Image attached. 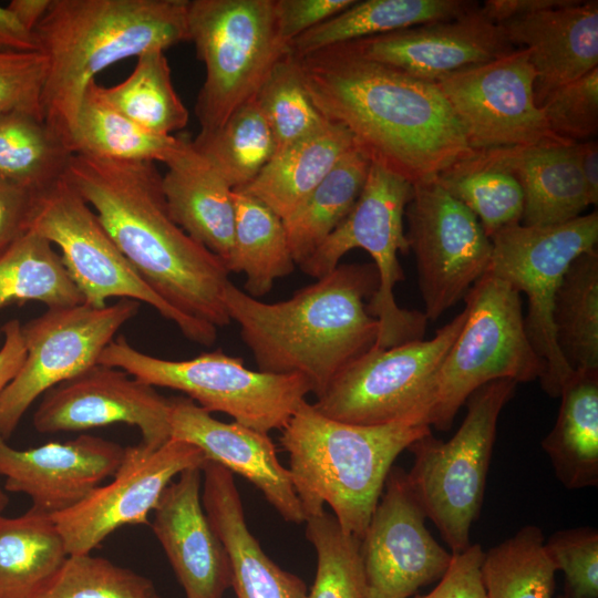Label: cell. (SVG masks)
<instances>
[{
  "instance_id": "6da1fadb",
  "label": "cell",
  "mask_w": 598,
  "mask_h": 598,
  "mask_svg": "<svg viewBox=\"0 0 598 598\" xmlns=\"http://www.w3.org/2000/svg\"><path fill=\"white\" fill-rule=\"evenodd\" d=\"M297 59L313 104L350 133L370 163L415 184L435 179L474 152L435 83L344 44Z\"/></svg>"
},
{
  "instance_id": "7a4b0ae2",
  "label": "cell",
  "mask_w": 598,
  "mask_h": 598,
  "mask_svg": "<svg viewBox=\"0 0 598 598\" xmlns=\"http://www.w3.org/2000/svg\"><path fill=\"white\" fill-rule=\"evenodd\" d=\"M64 178L92 207L143 281L184 316L218 327L229 272L172 218L154 163L73 154Z\"/></svg>"
},
{
  "instance_id": "3957f363",
  "label": "cell",
  "mask_w": 598,
  "mask_h": 598,
  "mask_svg": "<svg viewBox=\"0 0 598 598\" xmlns=\"http://www.w3.org/2000/svg\"><path fill=\"white\" fill-rule=\"evenodd\" d=\"M378 286L373 264H339L275 303L229 281L225 306L259 371L301 375L319 396L346 367L373 348L379 323L368 312L367 299Z\"/></svg>"
},
{
  "instance_id": "277c9868",
  "label": "cell",
  "mask_w": 598,
  "mask_h": 598,
  "mask_svg": "<svg viewBox=\"0 0 598 598\" xmlns=\"http://www.w3.org/2000/svg\"><path fill=\"white\" fill-rule=\"evenodd\" d=\"M187 4L188 0H52L33 31L48 61L41 111L71 152L89 83L115 62L188 41Z\"/></svg>"
},
{
  "instance_id": "5b68a950",
  "label": "cell",
  "mask_w": 598,
  "mask_h": 598,
  "mask_svg": "<svg viewBox=\"0 0 598 598\" xmlns=\"http://www.w3.org/2000/svg\"><path fill=\"white\" fill-rule=\"evenodd\" d=\"M288 471L306 519L328 505L340 527L362 538L395 458L431 433L420 422L358 425L302 402L280 430Z\"/></svg>"
},
{
  "instance_id": "8992f818",
  "label": "cell",
  "mask_w": 598,
  "mask_h": 598,
  "mask_svg": "<svg viewBox=\"0 0 598 598\" xmlns=\"http://www.w3.org/2000/svg\"><path fill=\"white\" fill-rule=\"evenodd\" d=\"M516 385L508 379L486 383L466 400V415L448 441L431 432L408 448L414 456L406 472L410 487L452 555L472 544L471 528L483 504L497 421Z\"/></svg>"
},
{
  "instance_id": "52a82bcc",
  "label": "cell",
  "mask_w": 598,
  "mask_h": 598,
  "mask_svg": "<svg viewBox=\"0 0 598 598\" xmlns=\"http://www.w3.org/2000/svg\"><path fill=\"white\" fill-rule=\"evenodd\" d=\"M187 28L205 65L195 115L199 132H210L257 96L290 49L278 34L275 0H188Z\"/></svg>"
},
{
  "instance_id": "ba28073f",
  "label": "cell",
  "mask_w": 598,
  "mask_h": 598,
  "mask_svg": "<svg viewBox=\"0 0 598 598\" xmlns=\"http://www.w3.org/2000/svg\"><path fill=\"white\" fill-rule=\"evenodd\" d=\"M97 363L122 369L154 388L181 391L207 412L226 413L234 422L266 434L280 431L312 392L301 375L255 371L220 349L167 360L135 349L123 336L110 342Z\"/></svg>"
},
{
  "instance_id": "9c48e42d",
  "label": "cell",
  "mask_w": 598,
  "mask_h": 598,
  "mask_svg": "<svg viewBox=\"0 0 598 598\" xmlns=\"http://www.w3.org/2000/svg\"><path fill=\"white\" fill-rule=\"evenodd\" d=\"M465 322L439 369L430 426L447 431L470 395L488 382L540 380L545 363L525 328L519 292L487 271L464 297Z\"/></svg>"
},
{
  "instance_id": "30bf717a",
  "label": "cell",
  "mask_w": 598,
  "mask_h": 598,
  "mask_svg": "<svg viewBox=\"0 0 598 598\" xmlns=\"http://www.w3.org/2000/svg\"><path fill=\"white\" fill-rule=\"evenodd\" d=\"M412 186L405 178L371 163L350 214L300 265L305 274L318 279L333 270L351 249L361 248L372 257L379 286L367 309L379 323L375 349L421 340L426 329L424 313L400 308L393 293L404 278L398 255L410 252L403 217Z\"/></svg>"
},
{
  "instance_id": "8fae6325",
  "label": "cell",
  "mask_w": 598,
  "mask_h": 598,
  "mask_svg": "<svg viewBox=\"0 0 598 598\" xmlns=\"http://www.w3.org/2000/svg\"><path fill=\"white\" fill-rule=\"evenodd\" d=\"M28 230L60 249L84 303L104 307L115 297L144 302L174 322L188 340L205 347L215 342L216 327L184 316L143 281L64 176L33 194Z\"/></svg>"
},
{
  "instance_id": "7c38bea8",
  "label": "cell",
  "mask_w": 598,
  "mask_h": 598,
  "mask_svg": "<svg viewBox=\"0 0 598 598\" xmlns=\"http://www.w3.org/2000/svg\"><path fill=\"white\" fill-rule=\"evenodd\" d=\"M466 316L464 307L432 339L370 349L346 367L312 405L350 424L413 421L430 425L436 375Z\"/></svg>"
},
{
  "instance_id": "4fadbf2b",
  "label": "cell",
  "mask_w": 598,
  "mask_h": 598,
  "mask_svg": "<svg viewBox=\"0 0 598 598\" xmlns=\"http://www.w3.org/2000/svg\"><path fill=\"white\" fill-rule=\"evenodd\" d=\"M489 239L493 247L489 271L526 295V332L545 363L539 381L549 396H559L573 370L555 340L554 299L571 261L597 249L598 213L553 226L516 224L496 231Z\"/></svg>"
},
{
  "instance_id": "5bb4252c",
  "label": "cell",
  "mask_w": 598,
  "mask_h": 598,
  "mask_svg": "<svg viewBox=\"0 0 598 598\" xmlns=\"http://www.w3.org/2000/svg\"><path fill=\"white\" fill-rule=\"evenodd\" d=\"M140 310L120 299L104 307L49 308L21 324L25 358L0 395V435L8 440L29 406L48 390L97 364L115 333Z\"/></svg>"
},
{
  "instance_id": "9a60e30c",
  "label": "cell",
  "mask_w": 598,
  "mask_h": 598,
  "mask_svg": "<svg viewBox=\"0 0 598 598\" xmlns=\"http://www.w3.org/2000/svg\"><path fill=\"white\" fill-rule=\"evenodd\" d=\"M404 216L423 313L435 321L489 271L492 241L477 217L436 179L413 184Z\"/></svg>"
},
{
  "instance_id": "2e32d148",
  "label": "cell",
  "mask_w": 598,
  "mask_h": 598,
  "mask_svg": "<svg viewBox=\"0 0 598 598\" xmlns=\"http://www.w3.org/2000/svg\"><path fill=\"white\" fill-rule=\"evenodd\" d=\"M535 70L526 49L472 65L435 82L473 151L566 145L535 101Z\"/></svg>"
},
{
  "instance_id": "e0dca14e",
  "label": "cell",
  "mask_w": 598,
  "mask_h": 598,
  "mask_svg": "<svg viewBox=\"0 0 598 598\" xmlns=\"http://www.w3.org/2000/svg\"><path fill=\"white\" fill-rule=\"evenodd\" d=\"M204 453L185 441L169 439L157 448L141 443L125 447L112 481L80 503L51 517L69 555L87 554L124 525L147 524L164 489L183 471L203 468Z\"/></svg>"
},
{
  "instance_id": "ac0fdd59",
  "label": "cell",
  "mask_w": 598,
  "mask_h": 598,
  "mask_svg": "<svg viewBox=\"0 0 598 598\" xmlns=\"http://www.w3.org/2000/svg\"><path fill=\"white\" fill-rule=\"evenodd\" d=\"M425 519L406 472L392 466L360 539L367 598H409L446 573L452 554L433 538Z\"/></svg>"
},
{
  "instance_id": "d6986e66",
  "label": "cell",
  "mask_w": 598,
  "mask_h": 598,
  "mask_svg": "<svg viewBox=\"0 0 598 598\" xmlns=\"http://www.w3.org/2000/svg\"><path fill=\"white\" fill-rule=\"evenodd\" d=\"M169 399L122 369L95 364L48 390L34 412L39 433L85 431L115 423L136 426L141 444L171 439Z\"/></svg>"
},
{
  "instance_id": "ffe728a7",
  "label": "cell",
  "mask_w": 598,
  "mask_h": 598,
  "mask_svg": "<svg viewBox=\"0 0 598 598\" xmlns=\"http://www.w3.org/2000/svg\"><path fill=\"white\" fill-rule=\"evenodd\" d=\"M359 55L435 83L516 48L480 7L461 17L343 43Z\"/></svg>"
},
{
  "instance_id": "44dd1931",
  "label": "cell",
  "mask_w": 598,
  "mask_h": 598,
  "mask_svg": "<svg viewBox=\"0 0 598 598\" xmlns=\"http://www.w3.org/2000/svg\"><path fill=\"white\" fill-rule=\"evenodd\" d=\"M124 452L120 444L90 434L28 450L10 446L0 435V475L7 491L28 495L33 507L52 515L76 505L113 476Z\"/></svg>"
},
{
  "instance_id": "7402d4cb",
  "label": "cell",
  "mask_w": 598,
  "mask_h": 598,
  "mask_svg": "<svg viewBox=\"0 0 598 598\" xmlns=\"http://www.w3.org/2000/svg\"><path fill=\"white\" fill-rule=\"evenodd\" d=\"M168 421L171 439L195 445L208 461L249 481L286 522H306L290 473L268 434L216 420L187 396L169 399Z\"/></svg>"
},
{
  "instance_id": "603a6c76",
  "label": "cell",
  "mask_w": 598,
  "mask_h": 598,
  "mask_svg": "<svg viewBox=\"0 0 598 598\" xmlns=\"http://www.w3.org/2000/svg\"><path fill=\"white\" fill-rule=\"evenodd\" d=\"M202 468L183 471L164 489L152 529L186 598H223L231 587L230 563L202 503Z\"/></svg>"
},
{
  "instance_id": "cb8c5ba5",
  "label": "cell",
  "mask_w": 598,
  "mask_h": 598,
  "mask_svg": "<svg viewBox=\"0 0 598 598\" xmlns=\"http://www.w3.org/2000/svg\"><path fill=\"white\" fill-rule=\"evenodd\" d=\"M499 25L515 48L529 53L538 106L551 91L598 68L597 0H568Z\"/></svg>"
},
{
  "instance_id": "d4e9b609",
  "label": "cell",
  "mask_w": 598,
  "mask_h": 598,
  "mask_svg": "<svg viewBox=\"0 0 598 598\" xmlns=\"http://www.w3.org/2000/svg\"><path fill=\"white\" fill-rule=\"evenodd\" d=\"M202 474L203 507L228 555L236 598H307L306 582L271 560L250 533L234 474L213 461Z\"/></svg>"
},
{
  "instance_id": "484cf974",
  "label": "cell",
  "mask_w": 598,
  "mask_h": 598,
  "mask_svg": "<svg viewBox=\"0 0 598 598\" xmlns=\"http://www.w3.org/2000/svg\"><path fill=\"white\" fill-rule=\"evenodd\" d=\"M577 143L475 151L508 171L524 194V226H553L581 216L590 206Z\"/></svg>"
},
{
  "instance_id": "4316f807",
  "label": "cell",
  "mask_w": 598,
  "mask_h": 598,
  "mask_svg": "<svg viewBox=\"0 0 598 598\" xmlns=\"http://www.w3.org/2000/svg\"><path fill=\"white\" fill-rule=\"evenodd\" d=\"M165 165L162 189L173 220L225 264L234 237L233 189L187 137Z\"/></svg>"
},
{
  "instance_id": "83f0119b",
  "label": "cell",
  "mask_w": 598,
  "mask_h": 598,
  "mask_svg": "<svg viewBox=\"0 0 598 598\" xmlns=\"http://www.w3.org/2000/svg\"><path fill=\"white\" fill-rule=\"evenodd\" d=\"M353 147L350 133L328 121L315 133L276 153L252 182L236 190L255 197L285 220Z\"/></svg>"
},
{
  "instance_id": "f1b7e54d",
  "label": "cell",
  "mask_w": 598,
  "mask_h": 598,
  "mask_svg": "<svg viewBox=\"0 0 598 598\" xmlns=\"http://www.w3.org/2000/svg\"><path fill=\"white\" fill-rule=\"evenodd\" d=\"M560 408L542 441L556 477L568 489L598 485V369L573 370Z\"/></svg>"
},
{
  "instance_id": "f546056e",
  "label": "cell",
  "mask_w": 598,
  "mask_h": 598,
  "mask_svg": "<svg viewBox=\"0 0 598 598\" xmlns=\"http://www.w3.org/2000/svg\"><path fill=\"white\" fill-rule=\"evenodd\" d=\"M467 0H364L307 31L289 44L296 58L343 43L437 21L477 9Z\"/></svg>"
},
{
  "instance_id": "4dcf8cb0",
  "label": "cell",
  "mask_w": 598,
  "mask_h": 598,
  "mask_svg": "<svg viewBox=\"0 0 598 598\" xmlns=\"http://www.w3.org/2000/svg\"><path fill=\"white\" fill-rule=\"evenodd\" d=\"M69 556L51 515L0 516V598H38Z\"/></svg>"
},
{
  "instance_id": "1f68e13d",
  "label": "cell",
  "mask_w": 598,
  "mask_h": 598,
  "mask_svg": "<svg viewBox=\"0 0 598 598\" xmlns=\"http://www.w3.org/2000/svg\"><path fill=\"white\" fill-rule=\"evenodd\" d=\"M233 198L234 237L225 266L229 274H244L245 292L259 299L272 289L278 278L290 275L296 262L283 220L241 190H233Z\"/></svg>"
},
{
  "instance_id": "d6a6232c",
  "label": "cell",
  "mask_w": 598,
  "mask_h": 598,
  "mask_svg": "<svg viewBox=\"0 0 598 598\" xmlns=\"http://www.w3.org/2000/svg\"><path fill=\"white\" fill-rule=\"evenodd\" d=\"M95 80L81 100L72 137L73 154L127 162L166 163L182 137L152 133L113 107Z\"/></svg>"
},
{
  "instance_id": "836d02e7",
  "label": "cell",
  "mask_w": 598,
  "mask_h": 598,
  "mask_svg": "<svg viewBox=\"0 0 598 598\" xmlns=\"http://www.w3.org/2000/svg\"><path fill=\"white\" fill-rule=\"evenodd\" d=\"M370 164L353 147L283 220L296 265H302L350 214L362 192Z\"/></svg>"
},
{
  "instance_id": "e575fe53",
  "label": "cell",
  "mask_w": 598,
  "mask_h": 598,
  "mask_svg": "<svg viewBox=\"0 0 598 598\" xmlns=\"http://www.w3.org/2000/svg\"><path fill=\"white\" fill-rule=\"evenodd\" d=\"M23 301H39L48 309L84 302L60 254L32 230L0 252V309Z\"/></svg>"
},
{
  "instance_id": "d590c367",
  "label": "cell",
  "mask_w": 598,
  "mask_h": 598,
  "mask_svg": "<svg viewBox=\"0 0 598 598\" xmlns=\"http://www.w3.org/2000/svg\"><path fill=\"white\" fill-rule=\"evenodd\" d=\"M557 347L571 370L598 369V251L571 261L553 306Z\"/></svg>"
},
{
  "instance_id": "8d00e7d4",
  "label": "cell",
  "mask_w": 598,
  "mask_h": 598,
  "mask_svg": "<svg viewBox=\"0 0 598 598\" xmlns=\"http://www.w3.org/2000/svg\"><path fill=\"white\" fill-rule=\"evenodd\" d=\"M72 156L41 115H0V178L37 193L64 176Z\"/></svg>"
},
{
  "instance_id": "74e56055",
  "label": "cell",
  "mask_w": 598,
  "mask_h": 598,
  "mask_svg": "<svg viewBox=\"0 0 598 598\" xmlns=\"http://www.w3.org/2000/svg\"><path fill=\"white\" fill-rule=\"evenodd\" d=\"M193 147L233 190L252 182L276 154V142L256 99L239 106L210 132H199Z\"/></svg>"
},
{
  "instance_id": "f35d334b",
  "label": "cell",
  "mask_w": 598,
  "mask_h": 598,
  "mask_svg": "<svg viewBox=\"0 0 598 598\" xmlns=\"http://www.w3.org/2000/svg\"><path fill=\"white\" fill-rule=\"evenodd\" d=\"M101 92L113 107L152 133L173 135L188 123V110L173 85L162 50L138 55L124 81L111 87L101 86Z\"/></svg>"
},
{
  "instance_id": "ab89813d",
  "label": "cell",
  "mask_w": 598,
  "mask_h": 598,
  "mask_svg": "<svg viewBox=\"0 0 598 598\" xmlns=\"http://www.w3.org/2000/svg\"><path fill=\"white\" fill-rule=\"evenodd\" d=\"M435 179L477 217L488 238L520 224L524 194L518 181L477 152L456 162Z\"/></svg>"
},
{
  "instance_id": "60d3db41",
  "label": "cell",
  "mask_w": 598,
  "mask_h": 598,
  "mask_svg": "<svg viewBox=\"0 0 598 598\" xmlns=\"http://www.w3.org/2000/svg\"><path fill=\"white\" fill-rule=\"evenodd\" d=\"M556 571L535 525L484 551L481 565L486 598H553Z\"/></svg>"
},
{
  "instance_id": "b9f144b4",
  "label": "cell",
  "mask_w": 598,
  "mask_h": 598,
  "mask_svg": "<svg viewBox=\"0 0 598 598\" xmlns=\"http://www.w3.org/2000/svg\"><path fill=\"white\" fill-rule=\"evenodd\" d=\"M305 523L307 539L317 555L316 576L307 598H367L360 539L346 533L326 511Z\"/></svg>"
},
{
  "instance_id": "7bdbcfd3",
  "label": "cell",
  "mask_w": 598,
  "mask_h": 598,
  "mask_svg": "<svg viewBox=\"0 0 598 598\" xmlns=\"http://www.w3.org/2000/svg\"><path fill=\"white\" fill-rule=\"evenodd\" d=\"M255 99L272 132L276 153L328 122L313 104L291 52L277 62Z\"/></svg>"
},
{
  "instance_id": "ee69618b",
  "label": "cell",
  "mask_w": 598,
  "mask_h": 598,
  "mask_svg": "<svg viewBox=\"0 0 598 598\" xmlns=\"http://www.w3.org/2000/svg\"><path fill=\"white\" fill-rule=\"evenodd\" d=\"M38 598H162L154 584L106 558L69 555Z\"/></svg>"
},
{
  "instance_id": "f6af8a7d",
  "label": "cell",
  "mask_w": 598,
  "mask_h": 598,
  "mask_svg": "<svg viewBox=\"0 0 598 598\" xmlns=\"http://www.w3.org/2000/svg\"><path fill=\"white\" fill-rule=\"evenodd\" d=\"M539 107L551 132L568 142L590 140L598 131V68L551 91Z\"/></svg>"
},
{
  "instance_id": "bcb514c9",
  "label": "cell",
  "mask_w": 598,
  "mask_h": 598,
  "mask_svg": "<svg viewBox=\"0 0 598 598\" xmlns=\"http://www.w3.org/2000/svg\"><path fill=\"white\" fill-rule=\"evenodd\" d=\"M545 549L565 576L567 598H598V532L577 527L555 532Z\"/></svg>"
},
{
  "instance_id": "7dc6e473",
  "label": "cell",
  "mask_w": 598,
  "mask_h": 598,
  "mask_svg": "<svg viewBox=\"0 0 598 598\" xmlns=\"http://www.w3.org/2000/svg\"><path fill=\"white\" fill-rule=\"evenodd\" d=\"M47 69V58L40 51L0 52V115L23 111L42 116Z\"/></svg>"
},
{
  "instance_id": "c3c4849f",
  "label": "cell",
  "mask_w": 598,
  "mask_h": 598,
  "mask_svg": "<svg viewBox=\"0 0 598 598\" xmlns=\"http://www.w3.org/2000/svg\"><path fill=\"white\" fill-rule=\"evenodd\" d=\"M355 0H275L278 34L288 45L295 39L346 10Z\"/></svg>"
},
{
  "instance_id": "681fc988",
  "label": "cell",
  "mask_w": 598,
  "mask_h": 598,
  "mask_svg": "<svg viewBox=\"0 0 598 598\" xmlns=\"http://www.w3.org/2000/svg\"><path fill=\"white\" fill-rule=\"evenodd\" d=\"M483 556L480 544H471L463 553L452 555L446 573L434 589L414 598H486L481 575Z\"/></svg>"
},
{
  "instance_id": "f907efd6",
  "label": "cell",
  "mask_w": 598,
  "mask_h": 598,
  "mask_svg": "<svg viewBox=\"0 0 598 598\" xmlns=\"http://www.w3.org/2000/svg\"><path fill=\"white\" fill-rule=\"evenodd\" d=\"M33 194L0 178V252L28 231Z\"/></svg>"
},
{
  "instance_id": "816d5d0a",
  "label": "cell",
  "mask_w": 598,
  "mask_h": 598,
  "mask_svg": "<svg viewBox=\"0 0 598 598\" xmlns=\"http://www.w3.org/2000/svg\"><path fill=\"white\" fill-rule=\"evenodd\" d=\"M1 332L4 340L0 348V395L18 373L27 354L19 320L6 322Z\"/></svg>"
},
{
  "instance_id": "f5cc1de1",
  "label": "cell",
  "mask_w": 598,
  "mask_h": 598,
  "mask_svg": "<svg viewBox=\"0 0 598 598\" xmlns=\"http://www.w3.org/2000/svg\"><path fill=\"white\" fill-rule=\"evenodd\" d=\"M568 0H487L480 6L481 12L499 24L513 18L564 6Z\"/></svg>"
},
{
  "instance_id": "db71d44e",
  "label": "cell",
  "mask_w": 598,
  "mask_h": 598,
  "mask_svg": "<svg viewBox=\"0 0 598 598\" xmlns=\"http://www.w3.org/2000/svg\"><path fill=\"white\" fill-rule=\"evenodd\" d=\"M39 51L33 32L22 27L7 7L0 6V52Z\"/></svg>"
},
{
  "instance_id": "11a10c76",
  "label": "cell",
  "mask_w": 598,
  "mask_h": 598,
  "mask_svg": "<svg viewBox=\"0 0 598 598\" xmlns=\"http://www.w3.org/2000/svg\"><path fill=\"white\" fill-rule=\"evenodd\" d=\"M578 165L591 205L598 203V143L590 138L577 142Z\"/></svg>"
},
{
  "instance_id": "9f6ffc18",
  "label": "cell",
  "mask_w": 598,
  "mask_h": 598,
  "mask_svg": "<svg viewBox=\"0 0 598 598\" xmlns=\"http://www.w3.org/2000/svg\"><path fill=\"white\" fill-rule=\"evenodd\" d=\"M52 0H12L7 9L27 30L33 32L47 14Z\"/></svg>"
},
{
  "instance_id": "6f0895ef",
  "label": "cell",
  "mask_w": 598,
  "mask_h": 598,
  "mask_svg": "<svg viewBox=\"0 0 598 598\" xmlns=\"http://www.w3.org/2000/svg\"><path fill=\"white\" fill-rule=\"evenodd\" d=\"M8 502V496L3 491L0 489V516H2V512L6 509Z\"/></svg>"
},
{
  "instance_id": "680465c9",
  "label": "cell",
  "mask_w": 598,
  "mask_h": 598,
  "mask_svg": "<svg viewBox=\"0 0 598 598\" xmlns=\"http://www.w3.org/2000/svg\"><path fill=\"white\" fill-rule=\"evenodd\" d=\"M559 598H567V597L563 595V596H560Z\"/></svg>"
},
{
  "instance_id": "91938a15",
  "label": "cell",
  "mask_w": 598,
  "mask_h": 598,
  "mask_svg": "<svg viewBox=\"0 0 598 598\" xmlns=\"http://www.w3.org/2000/svg\"><path fill=\"white\" fill-rule=\"evenodd\" d=\"M0 336H1V331H0Z\"/></svg>"
}]
</instances>
